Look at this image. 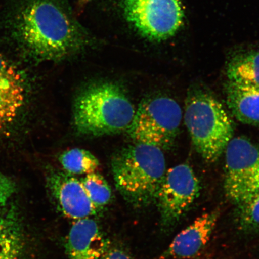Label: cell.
<instances>
[{"label": "cell", "mask_w": 259, "mask_h": 259, "mask_svg": "<svg viewBox=\"0 0 259 259\" xmlns=\"http://www.w3.org/2000/svg\"><path fill=\"white\" fill-rule=\"evenodd\" d=\"M219 215L218 211H213L197 218L174 238L164 257L186 259L195 256L208 244Z\"/></svg>", "instance_id": "cell-12"}, {"label": "cell", "mask_w": 259, "mask_h": 259, "mask_svg": "<svg viewBox=\"0 0 259 259\" xmlns=\"http://www.w3.org/2000/svg\"><path fill=\"white\" fill-rule=\"evenodd\" d=\"M16 190L15 183L0 171V209L7 205Z\"/></svg>", "instance_id": "cell-19"}, {"label": "cell", "mask_w": 259, "mask_h": 259, "mask_svg": "<svg viewBox=\"0 0 259 259\" xmlns=\"http://www.w3.org/2000/svg\"><path fill=\"white\" fill-rule=\"evenodd\" d=\"M136 109L120 85L112 82L91 84L74 100L73 122L79 134L102 136L127 132Z\"/></svg>", "instance_id": "cell-2"}, {"label": "cell", "mask_w": 259, "mask_h": 259, "mask_svg": "<svg viewBox=\"0 0 259 259\" xmlns=\"http://www.w3.org/2000/svg\"><path fill=\"white\" fill-rule=\"evenodd\" d=\"M99 259H132L127 251L119 247H110Z\"/></svg>", "instance_id": "cell-20"}, {"label": "cell", "mask_w": 259, "mask_h": 259, "mask_svg": "<svg viewBox=\"0 0 259 259\" xmlns=\"http://www.w3.org/2000/svg\"><path fill=\"white\" fill-rule=\"evenodd\" d=\"M111 165L116 188L127 202L141 207L156 201L167 170L161 149L137 142L116 153Z\"/></svg>", "instance_id": "cell-3"}, {"label": "cell", "mask_w": 259, "mask_h": 259, "mask_svg": "<svg viewBox=\"0 0 259 259\" xmlns=\"http://www.w3.org/2000/svg\"><path fill=\"white\" fill-rule=\"evenodd\" d=\"M126 19L149 39H166L182 24L180 0H120Z\"/></svg>", "instance_id": "cell-7"}, {"label": "cell", "mask_w": 259, "mask_h": 259, "mask_svg": "<svg viewBox=\"0 0 259 259\" xmlns=\"http://www.w3.org/2000/svg\"><path fill=\"white\" fill-rule=\"evenodd\" d=\"M9 19L11 38L25 58L58 61L86 44L78 26L53 0H22Z\"/></svg>", "instance_id": "cell-1"}, {"label": "cell", "mask_w": 259, "mask_h": 259, "mask_svg": "<svg viewBox=\"0 0 259 259\" xmlns=\"http://www.w3.org/2000/svg\"><path fill=\"white\" fill-rule=\"evenodd\" d=\"M238 206L241 228L249 232H259V192Z\"/></svg>", "instance_id": "cell-18"}, {"label": "cell", "mask_w": 259, "mask_h": 259, "mask_svg": "<svg viewBox=\"0 0 259 259\" xmlns=\"http://www.w3.org/2000/svg\"><path fill=\"white\" fill-rule=\"evenodd\" d=\"M64 171L71 175H88L96 172L100 166L98 159L90 151L73 148L65 151L59 157Z\"/></svg>", "instance_id": "cell-16"}, {"label": "cell", "mask_w": 259, "mask_h": 259, "mask_svg": "<svg viewBox=\"0 0 259 259\" xmlns=\"http://www.w3.org/2000/svg\"><path fill=\"white\" fill-rule=\"evenodd\" d=\"M24 235L19 217L14 209H0V259H21Z\"/></svg>", "instance_id": "cell-14"}, {"label": "cell", "mask_w": 259, "mask_h": 259, "mask_svg": "<svg viewBox=\"0 0 259 259\" xmlns=\"http://www.w3.org/2000/svg\"><path fill=\"white\" fill-rule=\"evenodd\" d=\"M92 202L100 210L108 205L112 197L111 187L102 175L94 172L80 180Z\"/></svg>", "instance_id": "cell-17"}, {"label": "cell", "mask_w": 259, "mask_h": 259, "mask_svg": "<svg viewBox=\"0 0 259 259\" xmlns=\"http://www.w3.org/2000/svg\"><path fill=\"white\" fill-rule=\"evenodd\" d=\"M26 90L24 73L0 54V128L17 118L24 105Z\"/></svg>", "instance_id": "cell-10"}, {"label": "cell", "mask_w": 259, "mask_h": 259, "mask_svg": "<svg viewBox=\"0 0 259 259\" xmlns=\"http://www.w3.org/2000/svg\"><path fill=\"white\" fill-rule=\"evenodd\" d=\"M69 259H99L111 247L98 223L93 218L76 220L68 234Z\"/></svg>", "instance_id": "cell-11"}, {"label": "cell", "mask_w": 259, "mask_h": 259, "mask_svg": "<svg viewBox=\"0 0 259 259\" xmlns=\"http://www.w3.org/2000/svg\"><path fill=\"white\" fill-rule=\"evenodd\" d=\"M225 153V193L238 205L259 192V144L234 137Z\"/></svg>", "instance_id": "cell-6"}, {"label": "cell", "mask_w": 259, "mask_h": 259, "mask_svg": "<svg viewBox=\"0 0 259 259\" xmlns=\"http://www.w3.org/2000/svg\"><path fill=\"white\" fill-rule=\"evenodd\" d=\"M182 119V109L176 100L164 96L147 97L136 109L127 132L137 143L166 150L176 141Z\"/></svg>", "instance_id": "cell-5"}, {"label": "cell", "mask_w": 259, "mask_h": 259, "mask_svg": "<svg viewBox=\"0 0 259 259\" xmlns=\"http://www.w3.org/2000/svg\"><path fill=\"white\" fill-rule=\"evenodd\" d=\"M226 102L239 122L259 127V85L228 81Z\"/></svg>", "instance_id": "cell-13"}, {"label": "cell", "mask_w": 259, "mask_h": 259, "mask_svg": "<svg viewBox=\"0 0 259 259\" xmlns=\"http://www.w3.org/2000/svg\"><path fill=\"white\" fill-rule=\"evenodd\" d=\"M47 185L58 210L67 218L75 221L93 218L100 211L90 200L81 181L73 175L54 170L49 174Z\"/></svg>", "instance_id": "cell-9"}, {"label": "cell", "mask_w": 259, "mask_h": 259, "mask_svg": "<svg viewBox=\"0 0 259 259\" xmlns=\"http://www.w3.org/2000/svg\"><path fill=\"white\" fill-rule=\"evenodd\" d=\"M184 121L197 153L208 163L218 161L234 138V124L225 107L205 91L188 94Z\"/></svg>", "instance_id": "cell-4"}, {"label": "cell", "mask_w": 259, "mask_h": 259, "mask_svg": "<svg viewBox=\"0 0 259 259\" xmlns=\"http://www.w3.org/2000/svg\"><path fill=\"white\" fill-rule=\"evenodd\" d=\"M227 76L231 82L259 85V51L233 58L227 68Z\"/></svg>", "instance_id": "cell-15"}, {"label": "cell", "mask_w": 259, "mask_h": 259, "mask_svg": "<svg viewBox=\"0 0 259 259\" xmlns=\"http://www.w3.org/2000/svg\"><path fill=\"white\" fill-rule=\"evenodd\" d=\"M91 1H92V0H79V5L82 8V6L86 5L87 3H89Z\"/></svg>", "instance_id": "cell-21"}, {"label": "cell", "mask_w": 259, "mask_h": 259, "mask_svg": "<svg viewBox=\"0 0 259 259\" xmlns=\"http://www.w3.org/2000/svg\"><path fill=\"white\" fill-rule=\"evenodd\" d=\"M200 189L199 179L189 164L167 170L156 199L163 224L178 221L198 197Z\"/></svg>", "instance_id": "cell-8"}]
</instances>
